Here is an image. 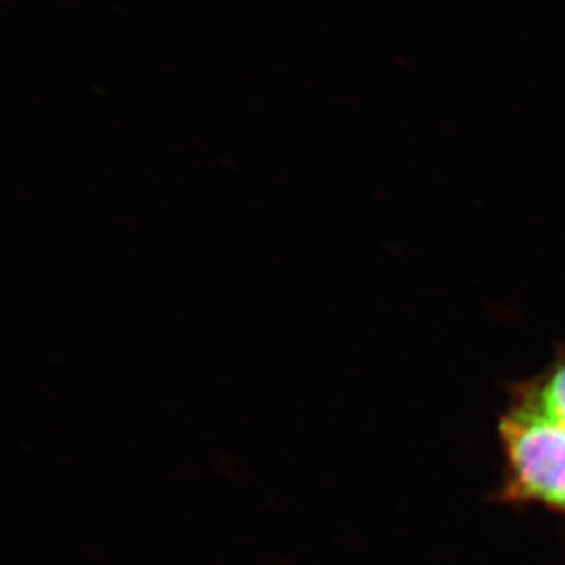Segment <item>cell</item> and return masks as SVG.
Wrapping results in <instances>:
<instances>
[{"instance_id": "6da1fadb", "label": "cell", "mask_w": 565, "mask_h": 565, "mask_svg": "<svg viewBox=\"0 0 565 565\" xmlns=\"http://www.w3.org/2000/svg\"><path fill=\"white\" fill-rule=\"evenodd\" d=\"M505 502L565 514V428L516 395L498 419Z\"/></svg>"}, {"instance_id": "7a4b0ae2", "label": "cell", "mask_w": 565, "mask_h": 565, "mask_svg": "<svg viewBox=\"0 0 565 565\" xmlns=\"http://www.w3.org/2000/svg\"><path fill=\"white\" fill-rule=\"evenodd\" d=\"M512 395L565 428V350L539 375L518 384Z\"/></svg>"}]
</instances>
